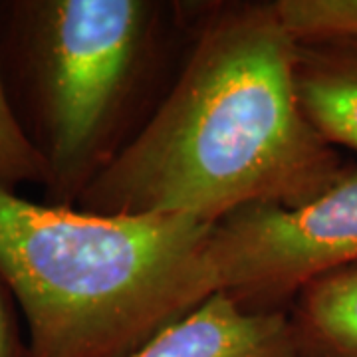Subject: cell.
Segmentation results:
<instances>
[{
    "mask_svg": "<svg viewBox=\"0 0 357 357\" xmlns=\"http://www.w3.org/2000/svg\"><path fill=\"white\" fill-rule=\"evenodd\" d=\"M274 6L296 44L357 42V0H276Z\"/></svg>",
    "mask_w": 357,
    "mask_h": 357,
    "instance_id": "ba28073f",
    "label": "cell"
},
{
    "mask_svg": "<svg viewBox=\"0 0 357 357\" xmlns=\"http://www.w3.org/2000/svg\"><path fill=\"white\" fill-rule=\"evenodd\" d=\"M128 357H298L286 310L248 312L217 292Z\"/></svg>",
    "mask_w": 357,
    "mask_h": 357,
    "instance_id": "5b68a950",
    "label": "cell"
},
{
    "mask_svg": "<svg viewBox=\"0 0 357 357\" xmlns=\"http://www.w3.org/2000/svg\"><path fill=\"white\" fill-rule=\"evenodd\" d=\"M286 314L298 357H357V262L307 282Z\"/></svg>",
    "mask_w": 357,
    "mask_h": 357,
    "instance_id": "52a82bcc",
    "label": "cell"
},
{
    "mask_svg": "<svg viewBox=\"0 0 357 357\" xmlns=\"http://www.w3.org/2000/svg\"><path fill=\"white\" fill-rule=\"evenodd\" d=\"M195 4L159 0L0 2V70L44 165V199L77 206L171 86Z\"/></svg>",
    "mask_w": 357,
    "mask_h": 357,
    "instance_id": "7a4b0ae2",
    "label": "cell"
},
{
    "mask_svg": "<svg viewBox=\"0 0 357 357\" xmlns=\"http://www.w3.org/2000/svg\"><path fill=\"white\" fill-rule=\"evenodd\" d=\"M300 105L332 147L357 151V42L296 44Z\"/></svg>",
    "mask_w": 357,
    "mask_h": 357,
    "instance_id": "8992f818",
    "label": "cell"
},
{
    "mask_svg": "<svg viewBox=\"0 0 357 357\" xmlns=\"http://www.w3.org/2000/svg\"><path fill=\"white\" fill-rule=\"evenodd\" d=\"M208 256L218 292L282 312L307 282L357 262V165L300 206L252 204L218 220Z\"/></svg>",
    "mask_w": 357,
    "mask_h": 357,
    "instance_id": "277c9868",
    "label": "cell"
},
{
    "mask_svg": "<svg viewBox=\"0 0 357 357\" xmlns=\"http://www.w3.org/2000/svg\"><path fill=\"white\" fill-rule=\"evenodd\" d=\"M44 165L14 115L0 70V187L16 191L24 183L44 187Z\"/></svg>",
    "mask_w": 357,
    "mask_h": 357,
    "instance_id": "9c48e42d",
    "label": "cell"
},
{
    "mask_svg": "<svg viewBox=\"0 0 357 357\" xmlns=\"http://www.w3.org/2000/svg\"><path fill=\"white\" fill-rule=\"evenodd\" d=\"M294 62L274 2L195 4L163 100L76 208L217 225L244 206L318 197L345 163L304 114Z\"/></svg>",
    "mask_w": 357,
    "mask_h": 357,
    "instance_id": "6da1fadb",
    "label": "cell"
},
{
    "mask_svg": "<svg viewBox=\"0 0 357 357\" xmlns=\"http://www.w3.org/2000/svg\"><path fill=\"white\" fill-rule=\"evenodd\" d=\"M215 225L93 215L0 187V278L32 357H128L218 292Z\"/></svg>",
    "mask_w": 357,
    "mask_h": 357,
    "instance_id": "3957f363",
    "label": "cell"
},
{
    "mask_svg": "<svg viewBox=\"0 0 357 357\" xmlns=\"http://www.w3.org/2000/svg\"><path fill=\"white\" fill-rule=\"evenodd\" d=\"M16 307L13 292L0 278V357H32Z\"/></svg>",
    "mask_w": 357,
    "mask_h": 357,
    "instance_id": "30bf717a",
    "label": "cell"
}]
</instances>
